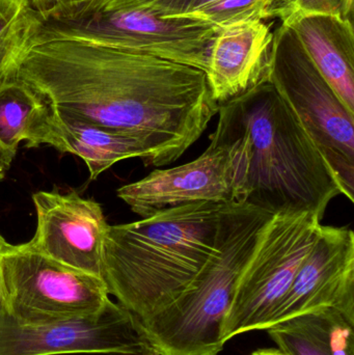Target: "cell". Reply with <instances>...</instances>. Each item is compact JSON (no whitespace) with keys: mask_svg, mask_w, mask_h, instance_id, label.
Segmentation results:
<instances>
[{"mask_svg":"<svg viewBox=\"0 0 354 355\" xmlns=\"http://www.w3.org/2000/svg\"><path fill=\"white\" fill-rule=\"evenodd\" d=\"M12 79L58 118L136 139L154 168L178 160L218 112L203 71L68 37H31Z\"/></svg>","mask_w":354,"mask_h":355,"instance_id":"obj_1","label":"cell"},{"mask_svg":"<svg viewBox=\"0 0 354 355\" xmlns=\"http://www.w3.org/2000/svg\"><path fill=\"white\" fill-rule=\"evenodd\" d=\"M210 143L228 151L233 202L272 214L307 211L324 219L345 192L290 106L267 81L218 106Z\"/></svg>","mask_w":354,"mask_h":355,"instance_id":"obj_2","label":"cell"},{"mask_svg":"<svg viewBox=\"0 0 354 355\" xmlns=\"http://www.w3.org/2000/svg\"><path fill=\"white\" fill-rule=\"evenodd\" d=\"M224 204L195 202L109 225L101 277L109 295L143 325L176 302L211 256Z\"/></svg>","mask_w":354,"mask_h":355,"instance_id":"obj_3","label":"cell"},{"mask_svg":"<svg viewBox=\"0 0 354 355\" xmlns=\"http://www.w3.org/2000/svg\"><path fill=\"white\" fill-rule=\"evenodd\" d=\"M274 214L231 202L220 208L211 256L186 291L141 325L159 355H218L222 325L243 270Z\"/></svg>","mask_w":354,"mask_h":355,"instance_id":"obj_4","label":"cell"},{"mask_svg":"<svg viewBox=\"0 0 354 355\" xmlns=\"http://www.w3.org/2000/svg\"><path fill=\"white\" fill-rule=\"evenodd\" d=\"M39 12L33 37H68L148 54L206 72L220 28L187 18H161L148 8Z\"/></svg>","mask_w":354,"mask_h":355,"instance_id":"obj_5","label":"cell"},{"mask_svg":"<svg viewBox=\"0 0 354 355\" xmlns=\"http://www.w3.org/2000/svg\"><path fill=\"white\" fill-rule=\"evenodd\" d=\"M268 81L290 106L353 202L354 116L284 23L274 33Z\"/></svg>","mask_w":354,"mask_h":355,"instance_id":"obj_6","label":"cell"},{"mask_svg":"<svg viewBox=\"0 0 354 355\" xmlns=\"http://www.w3.org/2000/svg\"><path fill=\"white\" fill-rule=\"evenodd\" d=\"M321 221L307 211L272 215L239 279L222 325V343L241 334L265 331L313 248Z\"/></svg>","mask_w":354,"mask_h":355,"instance_id":"obj_7","label":"cell"},{"mask_svg":"<svg viewBox=\"0 0 354 355\" xmlns=\"http://www.w3.org/2000/svg\"><path fill=\"white\" fill-rule=\"evenodd\" d=\"M0 296L2 308L25 324L94 314L110 300L101 277L48 258L29 242L2 252Z\"/></svg>","mask_w":354,"mask_h":355,"instance_id":"obj_8","label":"cell"},{"mask_svg":"<svg viewBox=\"0 0 354 355\" xmlns=\"http://www.w3.org/2000/svg\"><path fill=\"white\" fill-rule=\"evenodd\" d=\"M149 347L137 319L112 300L94 314L42 324L19 322L0 304V355H141Z\"/></svg>","mask_w":354,"mask_h":355,"instance_id":"obj_9","label":"cell"},{"mask_svg":"<svg viewBox=\"0 0 354 355\" xmlns=\"http://www.w3.org/2000/svg\"><path fill=\"white\" fill-rule=\"evenodd\" d=\"M321 308L337 309L354 322V234L348 227L321 225L266 329Z\"/></svg>","mask_w":354,"mask_h":355,"instance_id":"obj_10","label":"cell"},{"mask_svg":"<svg viewBox=\"0 0 354 355\" xmlns=\"http://www.w3.org/2000/svg\"><path fill=\"white\" fill-rule=\"evenodd\" d=\"M37 231L29 244L48 258L101 277L108 225L101 205L76 191H37L33 196Z\"/></svg>","mask_w":354,"mask_h":355,"instance_id":"obj_11","label":"cell"},{"mask_svg":"<svg viewBox=\"0 0 354 355\" xmlns=\"http://www.w3.org/2000/svg\"><path fill=\"white\" fill-rule=\"evenodd\" d=\"M133 213L147 218L160 211L195 202H233L232 168L228 151L210 143L197 159L168 170H155L116 190Z\"/></svg>","mask_w":354,"mask_h":355,"instance_id":"obj_12","label":"cell"},{"mask_svg":"<svg viewBox=\"0 0 354 355\" xmlns=\"http://www.w3.org/2000/svg\"><path fill=\"white\" fill-rule=\"evenodd\" d=\"M272 43L274 33L263 20L220 28L210 48L205 72L218 106L267 83Z\"/></svg>","mask_w":354,"mask_h":355,"instance_id":"obj_13","label":"cell"},{"mask_svg":"<svg viewBox=\"0 0 354 355\" xmlns=\"http://www.w3.org/2000/svg\"><path fill=\"white\" fill-rule=\"evenodd\" d=\"M282 23L292 29L310 60L354 116L353 19L292 14Z\"/></svg>","mask_w":354,"mask_h":355,"instance_id":"obj_14","label":"cell"},{"mask_svg":"<svg viewBox=\"0 0 354 355\" xmlns=\"http://www.w3.org/2000/svg\"><path fill=\"white\" fill-rule=\"evenodd\" d=\"M26 143L28 148L45 145L62 153L78 156L87 164L91 180L97 179L122 160L141 158L145 166L149 160V152L136 139L93 125L58 118L49 108Z\"/></svg>","mask_w":354,"mask_h":355,"instance_id":"obj_15","label":"cell"},{"mask_svg":"<svg viewBox=\"0 0 354 355\" xmlns=\"http://www.w3.org/2000/svg\"><path fill=\"white\" fill-rule=\"evenodd\" d=\"M47 112V105L20 81L0 85V144L17 152Z\"/></svg>","mask_w":354,"mask_h":355,"instance_id":"obj_16","label":"cell"},{"mask_svg":"<svg viewBox=\"0 0 354 355\" xmlns=\"http://www.w3.org/2000/svg\"><path fill=\"white\" fill-rule=\"evenodd\" d=\"M39 23L30 0H0V85L14 78Z\"/></svg>","mask_w":354,"mask_h":355,"instance_id":"obj_17","label":"cell"},{"mask_svg":"<svg viewBox=\"0 0 354 355\" xmlns=\"http://www.w3.org/2000/svg\"><path fill=\"white\" fill-rule=\"evenodd\" d=\"M330 355H354V322L335 308H321L297 316Z\"/></svg>","mask_w":354,"mask_h":355,"instance_id":"obj_18","label":"cell"},{"mask_svg":"<svg viewBox=\"0 0 354 355\" xmlns=\"http://www.w3.org/2000/svg\"><path fill=\"white\" fill-rule=\"evenodd\" d=\"M274 0H218L181 18L201 21L218 28L270 18ZM178 18V17H177Z\"/></svg>","mask_w":354,"mask_h":355,"instance_id":"obj_19","label":"cell"},{"mask_svg":"<svg viewBox=\"0 0 354 355\" xmlns=\"http://www.w3.org/2000/svg\"><path fill=\"white\" fill-rule=\"evenodd\" d=\"M265 331L287 355H330L299 317L272 325Z\"/></svg>","mask_w":354,"mask_h":355,"instance_id":"obj_20","label":"cell"},{"mask_svg":"<svg viewBox=\"0 0 354 355\" xmlns=\"http://www.w3.org/2000/svg\"><path fill=\"white\" fill-rule=\"evenodd\" d=\"M354 0H285L272 4L270 18H280L292 14L328 15L353 19Z\"/></svg>","mask_w":354,"mask_h":355,"instance_id":"obj_21","label":"cell"},{"mask_svg":"<svg viewBox=\"0 0 354 355\" xmlns=\"http://www.w3.org/2000/svg\"><path fill=\"white\" fill-rule=\"evenodd\" d=\"M156 1L158 0H82V1L71 2V3L56 4L51 8L71 10V12L131 10V8H149Z\"/></svg>","mask_w":354,"mask_h":355,"instance_id":"obj_22","label":"cell"},{"mask_svg":"<svg viewBox=\"0 0 354 355\" xmlns=\"http://www.w3.org/2000/svg\"><path fill=\"white\" fill-rule=\"evenodd\" d=\"M216 1L218 0H158L147 8L161 18H177Z\"/></svg>","mask_w":354,"mask_h":355,"instance_id":"obj_23","label":"cell"},{"mask_svg":"<svg viewBox=\"0 0 354 355\" xmlns=\"http://www.w3.org/2000/svg\"><path fill=\"white\" fill-rule=\"evenodd\" d=\"M17 152L8 149L0 144V181L6 177V173L12 166V159Z\"/></svg>","mask_w":354,"mask_h":355,"instance_id":"obj_24","label":"cell"},{"mask_svg":"<svg viewBox=\"0 0 354 355\" xmlns=\"http://www.w3.org/2000/svg\"><path fill=\"white\" fill-rule=\"evenodd\" d=\"M78 1H82V0H37V1L35 2V8H37L39 12H43V10L51 8V6H56V4L71 3V2Z\"/></svg>","mask_w":354,"mask_h":355,"instance_id":"obj_25","label":"cell"},{"mask_svg":"<svg viewBox=\"0 0 354 355\" xmlns=\"http://www.w3.org/2000/svg\"><path fill=\"white\" fill-rule=\"evenodd\" d=\"M249 355H287L280 349H274V348H266V349H259Z\"/></svg>","mask_w":354,"mask_h":355,"instance_id":"obj_26","label":"cell"},{"mask_svg":"<svg viewBox=\"0 0 354 355\" xmlns=\"http://www.w3.org/2000/svg\"><path fill=\"white\" fill-rule=\"evenodd\" d=\"M8 245V242L4 240V238L0 235V256H1L2 252H3L6 246ZM0 302H1V296H0Z\"/></svg>","mask_w":354,"mask_h":355,"instance_id":"obj_27","label":"cell"},{"mask_svg":"<svg viewBox=\"0 0 354 355\" xmlns=\"http://www.w3.org/2000/svg\"><path fill=\"white\" fill-rule=\"evenodd\" d=\"M141 355H159V354H158V352H156L154 348L149 347L147 348V349H145V352H143V354Z\"/></svg>","mask_w":354,"mask_h":355,"instance_id":"obj_28","label":"cell"},{"mask_svg":"<svg viewBox=\"0 0 354 355\" xmlns=\"http://www.w3.org/2000/svg\"><path fill=\"white\" fill-rule=\"evenodd\" d=\"M31 2H33V6H35V2L37 1V0H30Z\"/></svg>","mask_w":354,"mask_h":355,"instance_id":"obj_29","label":"cell"},{"mask_svg":"<svg viewBox=\"0 0 354 355\" xmlns=\"http://www.w3.org/2000/svg\"><path fill=\"white\" fill-rule=\"evenodd\" d=\"M276 1H285V0H274V2H276Z\"/></svg>","mask_w":354,"mask_h":355,"instance_id":"obj_30","label":"cell"}]
</instances>
